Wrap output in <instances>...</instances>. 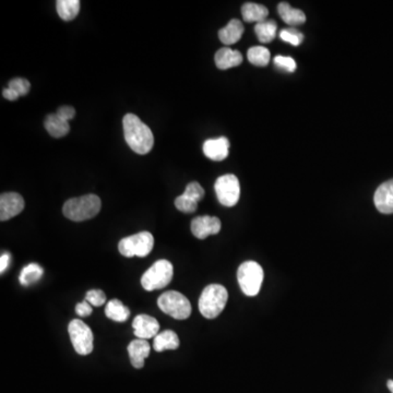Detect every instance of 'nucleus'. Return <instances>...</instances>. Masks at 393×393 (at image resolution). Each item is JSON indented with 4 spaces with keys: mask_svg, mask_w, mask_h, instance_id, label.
Segmentation results:
<instances>
[{
    "mask_svg": "<svg viewBox=\"0 0 393 393\" xmlns=\"http://www.w3.org/2000/svg\"><path fill=\"white\" fill-rule=\"evenodd\" d=\"M123 126L125 140L133 152L145 155L151 151L154 146L153 133L139 117L133 114L125 115Z\"/></svg>",
    "mask_w": 393,
    "mask_h": 393,
    "instance_id": "nucleus-1",
    "label": "nucleus"
},
{
    "mask_svg": "<svg viewBox=\"0 0 393 393\" xmlns=\"http://www.w3.org/2000/svg\"><path fill=\"white\" fill-rule=\"evenodd\" d=\"M102 201L96 195H86L66 201L63 212L67 219L75 222L86 221L98 215Z\"/></svg>",
    "mask_w": 393,
    "mask_h": 393,
    "instance_id": "nucleus-2",
    "label": "nucleus"
},
{
    "mask_svg": "<svg viewBox=\"0 0 393 393\" xmlns=\"http://www.w3.org/2000/svg\"><path fill=\"white\" fill-rule=\"evenodd\" d=\"M228 300V290L223 285L210 284L199 298V310L205 318H217L225 308Z\"/></svg>",
    "mask_w": 393,
    "mask_h": 393,
    "instance_id": "nucleus-3",
    "label": "nucleus"
},
{
    "mask_svg": "<svg viewBox=\"0 0 393 393\" xmlns=\"http://www.w3.org/2000/svg\"><path fill=\"white\" fill-rule=\"evenodd\" d=\"M173 275L174 269L172 263L165 259H160L142 275V287L149 292L164 289L172 282Z\"/></svg>",
    "mask_w": 393,
    "mask_h": 393,
    "instance_id": "nucleus-4",
    "label": "nucleus"
},
{
    "mask_svg": "<svg viewBox=\"0 0 393 393\" xmlns=\"http://www.w3.org/2000/svg\"><path fill=\"white\" fill-rule=\"evenodd\" d=\"M263 270L256 261H246L238 267V280L243 293L247 296H256L261 290Z\"/></svg>",
    "mask_w": 393,
    "mask_h": 393,
    "instance_id": "nucleus-5",
    "label": "nucleus"
},
{
    "mask_svg": "<svg viewBox=\"0 0 393 393\" xmlns=\"http://www.w3.org/2000/svg\"><path fill=\"white\" fill-rule=\"evenodd\" d=\"M158 308L176 320H185L191 315V304L180 292H165L158 297Z\"/></svg>",
    "mask_w": 393,
    "mask_h": 393,
    "instance_id": "nucleus-6",
    "label": "nucleus"
},
{
    "mask_svg": "<svg viewBox=\"0 0 393 393\" xmlns=\"http://www.w3.org/2000/svg\"><path fill=\"white\" fill-rule=\"evenodd\" d=\"M154 247V238L150 232H140L119 242L118 250L123 257H147Z\"/></svg>",
    "mask_w": 393,
    "mask_h": 393,
    "instance_id": "nucleus-7",
    "label": "nucleus"
},
{
    "mask_svg": "<svg viewBox=\"0 0 393 393\" xmlns=\"http://www.w3.org/2000/svg\"><path fill=\"white\" fill-rule=\"evenodd\" d=\"M70 340L73 343V349L79 355H88L93 351V332L88 325L79 319L71 320L68 326Z\"/></svg>",
    "mask_w": 393,
    "mask_h": 393,
    "instance_id": "nucleus-8",
    "label": "nucleus"
},
{
    "mask_svg": "<svg viewBox=\"0 0 393 393\" xmlns=\"http://www.w3.org/2000/svg\"><path fill=\"white\" fill-rule=\"evenodd\" d=\"M214 190L218 200L224 207H234L240 200V186L235 175L226 174L219 177L214 185Z\"/></svg>",
    "mask_w": 393,
    "mask_h": 393,
    "instance_id": "nucleus-9",
    "label": "nucleus"
},
{
    "mask_svg": "<svg viewBox=\"0 0 393 393\" xmlns=\"http://www.w3.org/2000/svg\"><path fill=\"white\" fill-rule=\"evenodd\" d=\"M24 209L22 195L16 193H5L0 195V220L5 222L16 217Z\"/></svg>",
    "mask_w": 393,
    "mask_h": 393,
    "instance_id": "nucleus-10",
    "label": "nucleus"
},
{
    "mask_svg": "<svg viewBox=\"0 0 393 393\" xmlns=\"http://www.w3.org/2000/svg\"><path fill=\"white\" fill-rule=\"evenodd\" d=\"M222 224L219 218L203 215L195 218L191 221V232L198 240H205L211 235H217L221 230Z\"/></svg>",
    "mask_w": 393,
    "mask_h": 393,
    "instance_id": "nucleus-11",
    "label": "nucleus"
},
{
    "mask_svg": "<svg viewBox=\"0 0 393 393\" xmlns=\"http://www.w3.org/2000/svg\"><path fill=\"white\" fill-rule=\"evenodd\" d=\"M133 333L138 339L148 340L155 337L160 331V324L158 320L149 315H139L133 322Z\"/></svg>",
    "mask_w": 393,
    "mask_h": 393,
    "instance_id": "nucleus-12",
    "label": "nucleus"
},
{
    "mask_svg": "<svg viewBox=\"0 0 393 393\" xmlns=\"http://www.w3.org/2000/svg\"><path fill=\"white\" fill-rule=\"evenodd\" d=\"M374 205L384 214L393 213V180L384 182L374 193Z\"/></svg>",
    "mask_w": 393,
    "mask_h": 393,
    "instance_id": "nucleus-13",
    "label": "nucleus"
},
{
    "mask_svg": "<svg viewBox=\"0 0 393 393\" xmlns=\"http://www.w3.org/2000/svg\"><path fill=\"white\" fill-rule=\"evenodd\" d=\"M230 150V141L228 138L220 137L218 139H209L203 143V153L212 160H225Z\"/></svg>",
    "mask_w": 393,
    "mask_h": 393,
    "instance_id": "nucleus-14",
    "label": "nucleus"
},
{
    "mask_svg": "<svg viewBox=\"0 0 393 393\" xmlns=\"http://www.w3.org/2000/svg\"><path fill=\"white\" fill-rule=\"evenodd\" d=\"M150 349H151V347L147 341L141 340V339L133 340L128 345L129 359H131V365L135 368H138V369L143 367L146 359L149 357Z\"/></svg>",
    "mask_w": 393,
    "mask_h": 393,
    "instance_id": "nucleus-15",
    "label": "nucleus"
},
{
    "mask_svg": "<svg viewBox=\"0 0 393 393\" xmlns=\"http://www.w3.org/2000/svg\"><path fill=\"white\" fill-rule=\"evenodd\" d=\"M214 61L219 69L226 70L240 66L243 63V56L240 51L224 47L217 51Z\"/></svg>",
    "mask_w": 393,
    "mask_h": 393,
    "instance_id": "nucleus-16",
    "label": "nucleus"
},
{
    "mask_svg": "<svg viewBox=\"0 0 393 393\" xmlns=\"http://www.w3.org/2000/svg\"><path fill=\"white\" fill-rule=\"evenodd\" d=\"M244 34V26L238 19L230 20L225 28L221 29L219 32V39L223 44L233 45L242 39Z\"/></svg>",
    "mask_w": 393,
    "mask_h": 393,
    "instance_id": "nucleus-17",
    "label": "nucleus"
},
{
    "mask_svg": "<svg viewBox=\"0 0 393 393\" xmlns=\"http://www.w3.org/2000/svg\"><path fill=\"white\" fill-rule=\"evenodd\" d=\"M45 129L47 133L53 138H63L68 135L70 131L69 121H63V118L55 114L49 115L45 119Z\"/></svg>",
    "mask_w": 393,
    "mask_h": 393,
    "instance_id": "nucleus-18",
    "label": "nucleus"
},
{
    "mask_svg": "<svg viewBox=\"0 0 393 393\" xmlns=\"http://www.w3.org/2000/svg\"><path fill=\"white\" fill-rule=\"evenodd\" d=\"M180 337L174 331L165 330L158 333L153 341V349L156 352H164L168 349H177L180 347Z\"/></svg>",
    "mask_w": 393,
    "mask_h": 393,
    "instance_id": "nucleus-19",
    "label": "nucleus"
},
{
    "mask_svg": "<svg viewBox=\"0 0 393 393\" xmlns=\"http://www.w3.org/2000/svg\"><path fill=\"white\" fill-rule=\"evenodd\" d=\"M281 19L290 26H300L305 24L306 16L302 10L291 7L289 3H281L277 6Z\"/></svg>",
    "mask_w": 393,
    "mask_h": 393,
    "instance_id": "nucleus-20",
    "label": "nucleus"
},
{
    "mask_svg": "<svg viewBox=\"0 0 393 393\" xmlns=\"http://www.w3.org/2000/svg\"><path fill=\"white\" fill-rule=\"evenodd\" d=\"M243 19L246 22L265 21L269 16V10L265 6L255 3H246L242 7Z\"/></svg>",
    "mask_w": 393,
    "mask_h": 393,
    "instance_id": "nucleus-21",
    "label": "nucleus"
},
{
    "mask_svg": "<svg viewBox=\"0 0 393 393\" xmlns=\"http://www.w3.org/2000/svg\"><path fill=\"white\" fill-rule=\"evenodd\" d=\"M105 315L111 320L116 321V322H125L131 316V310L123 305L121 300H112L107 302Z\"/></svg>",
    "mask_w": 393,
    "mask_h": 393,
    "instance_id": "nucleus-22",
    "label": "nucleus"
},
{
    "mask_svg": "<svg viewBox=\"0 0 393 393\" xmlns=\"http://www.w3.org/2000/svg\"><path fill=\"white\" fill-rule=\"evenodd\" d=\"M57 14L63 21H71L77 18L80 11L79 0H58L56 4Z\"/></svg>",
    "mask_w": 393,
    "mask_h": 393,
    "instance_id": "nucleus-23",
    "label": "nucleus"
},
{
    "mask_svg": "<svg viewBox=\"0 0 393 393\" xmlns=\"http://www.w3.org/2000/svg\"><path fill=\"white\" fill-rule=\"evenodd\" d=\"M277 29V24L273 20H265L256 24L255 32L261 43H270L275 40Z\"/></svg>",
    "mask_w": 393,
    "mask_h": 393,
    "instance_id": "nucleus-24",
    "label": "nucleus"
},
{
    "mask_svg": "<svg viewBox=\"0 0 393 393\" xmlns=\"http://www.w3.org/2000/svg\"><path fill=\"white\" fill-rule=\"evenodd\" d=\"M43 267L38 263H30L22 269L20 273L19 281L24 287H29L36 283L43 277Z\"/></svg>",
    "mask_w": 393,
    "mask_h": 393,
    "instance_id": "nucleus-25",
    "label": "nucleus"
},
{
    "mask_svg": "<svg viewBox=\"0 0 393 393\" xmlns=\"http://www.w3.org/2000/svg\"><path fill=\"white\" fill-rule=\"evenodd\" d=\"M271 53L269 49L263 46H254L249 49L247 58L249 63L258 67H265L270 61Z\"/></svg>",
    "mask_w": 393,
    "mask_h": 393,
    "instance_id": "nucleus-26",
    "label": "nucleus"
},
{
    "mask_svg": "<svg viewBox=\"0 0 393 393\" xmlns=\"http://www.w3.org/2000/svg\"><path fill=\"white\" fill-rule=\"evenodd\" d=\"M280 38L283 42L289 43L293 46H298V45L302 44L304 35L295 29H284L280 33Z\"/></svg>",
    "mask_w": 393,
    "mask_h": 393,
    "instance_id": "nucleus-27",
    "label": "nucleus"
},
{
    "mask_svg": "<svg viewBox=\"0 0 393 393\" xmlns=\"http://www.w3.org/2000/svg\"><path fill=\"white\" fill-rule=\"evenodd\" d=\"M175 207L183 213H193L198 208V203H195L193 199L182 195L177 197L176 200H175Z\"/></svg>",
    "mask_w": 393,
    "mask_h": 393,
    "instance_id": "nucleus-28",
    "label": "nucleus"
},
{
    "mask_svg": "<svg viewBox=\"0 0 393 393\" xmlns=\"http://www.w3.org/2000/svg\"><path fill=\"white\" fill-rule=\"evenodd\" d=\"M183 195H186L188 198L193 199L195 203L203 200L205 197V190H203V186L199 183L193 182L190 184L187 185L185 193Z\"/></svg>",
    "mask_w": 393,
    "mask_h": 393,
    "instance_id": "nucleus-29",
    "label": "nucleus"
},
{
    "mask_svg": "<svg viewBox=\"0 0 393 393\" xmlns=\"http://www.w3.org/2000/svg\"><path fill=\"white\" fill-rule=\"evenodd\" d=\"M8 88L14 90V92L19 94V96H24L29 93L31 88L30 82L24 78H14L8 84Z\"/></svg>",
    "mask_w": 393,
    "mask_h": 393,
    "instance_id": "nucleus-30",
    "label": "nucleus"
},
{
    "mask_svg": "<svg viewBox=\"0 0 393 393\" xmlns=\"http://www.w3.org/2000/svg\"><path fill=\"white\" fill-rule=\"evenodd\" d=\"M275 65L277 66L279 69L283 70L285 73H294L296 70V61H294L292 57L282 56V55H277L275 57Z\"/></svg>",
    "mask_w": 393,
    "mask_h": 393,
    "instance_id": "nucleus-31",
    "label": "nucleus"
},
{
    "mask_svg": "<svg viewBox=\"0 0 393 393\" xmlns=\"http://www.w3.org/2000/svg\"><path fill=\"white\" fill-rule=\"evenodd\" d=\"M86 300L90 305L94 306V307H100V306L104 305V302H106V295L101 290H91V291L86 293Z\"/></svg>",
    "mask_w": 393,
    "mask_h": 393,
    "instance_id": "nucleus-32",
    "label": "nucleus"
},
{
    "mask_svg": "<svg viewBox=\"0 0 393 393\" xmlns=\"http://www.w3.org/2000/svg\"><path fill=\"white\" fill-rule=\"evenodd\" d=\"M56 114L58 115L63 121H69L76 116V111L71 106H61L57 110Z\"/></svg>",
    "mask_w": 393,
    "mask_h": 393,
    "instance_id": "nucleus-33",
    "label": "nucleus"
},
{
    "mask_svg": "<svg viewBox=\"0 0 393 393\" xmlns=\"http://www.w3.org/2000/svg\"><path fill=\"white\" fill-rule=\"evenodd\" d=\"M92 306L88 304V302H79L77 306H76V312H77L78 316L82 317V318H86V317L90 316L92 314Z\"/></svg>",
    "mask_w": 393,
    "mask_h": 393,
    "instance_id": "nucleus-34",
    "label": "nucleus"
},
{
    "mask_svg": "<svg viewBox=\"0 0 393 393\" xmlns=\"http://www.w3.org/2000/svg\"><path fill=\"white\" fill-rule=\"evenodd\" d=\"M11 257L8 252H4L0 257V272L4 273L7 270L8 265H9Z\"/></svg>",
    "mask_w": 393,
    "mask_h": 393,
    "instance_id": "nucleus-35",
    "label": "nucleus"
},
{
    "mask_svg": "<svg viewBox=\"0 0 393 393\" xmlns=\"http://www.w3.org/2000/svg\"><path fill=\"white\" fill-rule=\"evenodd\" d=\"M3 96L8 101H16L20 98L19 94L14 92V90H11L10 88H7L4 90Z\"/></svg>",
    "mask_w": 393,
    "mask_h": 393,
    "instance_id": "nucleus-36",
    "label": "nucleus"
},
{
    "mask_svg": "<svg viewBox=\"0 0 393 393\" xmlns=\"http://www.w3.org/2000/svg\"><path fill=\"white\" fill-rule=\"evenodd\" d=\"M387 387H388V389L391 391V393H393V380H388V382H387Z\"/></svg>",
    "mask_w": 393,
    "mask_h": 393,
    "instance_id": "nucleus-37",
    "label": "nucleus"
}]
</instances>
